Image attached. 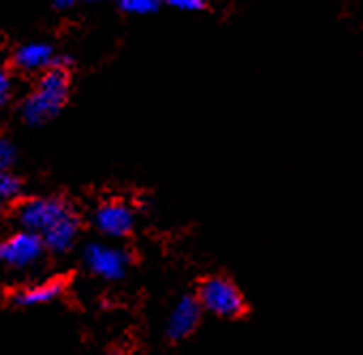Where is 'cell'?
Listing matches in <instances>:
<instances>
[{"label":"cell","mask_w":363,"mask_h":355,"mask_svg":"<svg viewBox=\"0 0 363 355\" xmlns=\"http://www.w3.org/2000/svg\"><path fill=\"white\" fill-rule=\"evenodd\" d=\"M69 99V73L62 67L48 69L35 92L24 103V118L28 124H43L52 120Z\"/></svg>","instance_id":"obj_1"},{"label":"cell","mask_w":363,"mask_h":355,"mask_svg":"<svg viewBox=\"0 0 363 355\" xmlns=\"http://www.w3.org/2000/svg\"><path fill=\"white\" fill-rule=\"evenodd\" d=\"M197 300H199L201 308H206L208 312H212L216 317H225V319L240 317L246 308L242 291L238 289L235 283H231L225 276L206 278L199 287Z\"/></svg>","instance_id":"obj_2"},{"label":"cell","mask_w":363,"mask_h":355,"mask_svg":"<svg viewBox=\"0 0 363 355\" xmlns=\"http://www.w3.org/2000/svg\"><path fill=\"white\" fill-rule=\"evenodd\" d=\"M71 210V206L65 200L58 197H35L24 202L18 208V221L22 229L43 236L52 225H56L60 219H65Z\"/></svg>","instance_id":"obj_3"},{"label":"cell","mask_w":363,"mask_h":355,"mask_svg":"<svg viewBox=\"0 0 363 355\" xmlns=\"http://www.w3.org/2000/svg\"><path fill=\"white\" fill-rule=\"evenodd\" d=\"M84 263L99 278L120 280L130 266V255L128 251L107 242H90L84 248Z\"/></svg>","instance_id":"obj_4"},{"label":"cell","mask_w":363,"mask_h":355,"mask_svg":"<svg viewBox=\"0 0 363 355\" xmlns=\"http://www.w3.org/2000/svg\"><path fill=\"white\" fill-rule=\"evenodd\" d=\"M45 244L39 234L33 231H18L0 242V259L11 268H28L41 259Z\"/></svg>","instance_id":"obj_5"},{"label":"cell","mask_w":363,"mask_h":355,"mask_svg":"<svg viewBox=\"0 0 363 355\" xmlns=\"http://www.w3.org/2000/svg\"><path fill=\"white\" fill-rule=\"evenodd\" d=\"M94 227L107 238H124L133 231L135 212L124 202H105L94 210Z\"/></svg>","instance_id":"obj_6"},{"label":"cell","mask_w":363,"mask_h":355,"mask_svg":"<svg viewBox=\"0 0 363 355\" xmlns=\"http://www.w3.org/2000/svg\"><path fill=\"white\" fill-rule=\"evenodd\" d=\"M199 319H201V304H199V300L193 297V295L179 297L177 304L173 306V310L169 312L167 336L171 340L186 338L199 325Z\"/></svg>","instance_id":"obj_7"},{"label":"cell","mask_w":363,"mask_h":355,"mask_svg":"<svg viewBox=\"0 0 363 355\" xmlns=\"http://www.w3.org/2000/svg\"><path fill=\"white\" fill-rule=\"evenodd\" d=\"M79 236V217L75 212H69L65 219H60L56 225H52L43 236V244L45 248H50L52 253H67L75 240Z\"/></svg>","instance_id":"obj_8"},{"label":"cell","mask_w":363,"mask_h":355,"mask_svg":"<svg viewBox=\"0 0 363 355\" xmlns=\"http://www.w3.org/2000/svg\"><path fill=\"white\" fill-rule=\"evenodd\" d=\"M62 293H65V283L60 278H52V280H43V283L18 289L13 293V302L18 306H41V304H50L58 300Z\"/></svg>","instance_id":"obj_9"},{"label":"cell","mask_w":363,"mask_h":355,"mask_svg":"<svg viewBox=\"0 0 363 355\" xmlns=\"http://www.w3.org/2000/svg\"><path fill=\"white\" fill-rule=\"evenodd\" d=\"M13 62L22 71H41V69H52L54 60V50L48 43H24L16 50Z\"/></svg>","instance_id":"obj_10"},{"label":"cell","mask_w":363,"mask_h":355,"mask_svg":"<svg viewBox=\"0 0 363 355\" xmlns=\"http://www.w3.org/2000/svg\"><path fill=\"white\" fill-rule=\"evenodd\" d=\"M22 193V182L18 178L9 171L0 173V200L3 202H11V200H18Z\"/></svg>","instance_id":"obj_11"},{"label":"cell","mask_w":363,"mask_h":355,"mask_svg":"<svg viewBox=\"0 0 363 355\" xmlns=\"http://www.w3.org/2000/svg\"><path fill=\"white\" fill-rule=\"evenodd\" d=\"M160 7V0H120V9L133 16H150Z\"/></svg>","instance_id":"obj_12"},{"label":"cell","mask_w":363,"mask_h":355,"mask_svg":"<svg viewBox=\"0 0 363 355\" xmlns=\"http://www.w3.org/2000/svg\"><path fill=\"white\" fill-rule=\"evenodd\" d=\"M16 163V148L9 139L0 137V173L9 171V167Z\"/></svg>","instance_id":"obj_13"},{"label":"cell","mask_w":363,"mask_h":355,"mask_svg":"<svg viewBox=\"0 0 363 355\" xmlns=\"http://www.w3.org/2000/svg\"><path fill=\"white\" fill-rule=\"evenodd\" d=\"M164 3L179 11H201L206 7V0H164Z\"/></svg>","instance_id":"obj_14"},{"label":"cell","mask_w":363,"mask_h":355,"mask_svg":"<svg viewBox=\"0 0 363 355\" xmlns=\"http://www.w3.org/2000/svg\"><path fill=\"white\" fill-rule=\"evenodd\" d=\"M11 97V77L0 69V105Z\"/></svg>","instance_id":"obj_15"},{"label":"cell","mask_w":363,"mask_h":355,"mask_svg":"<svg viewBox=\"0 0 363 355\" xmlns=\"http://www.w3.org/2000/svg\"><path fill=\"white\" fill-rule=\"evenodd\" d=\"M75 3H77V0H54L56 9H60V11H65V9H71Z\"/></svg>","instance_id":"obj_16"},{"label":"cell","mask_w":363,"mask_h":355,"mask_svg":"<svg viewBox=\"0 0 363 355\" xmlns=\"http://www.w3.org/2000/svg\"><path fill=\"white\" fill-rule=\"evenodd\" d=\"M3 204H5V202H3V200H0V214H3Z\"/></svg>","instance_id":"obj_17"},{"label":"cell","mask_w":363,"mask_h":355,"mask_svg":"<svg viewBox=\"0 0 363 355\" xmlns=\"http://www.w3.org/2000/svg\"><path fill=\"white\" fill-rule=\"evenodd\" d=\"M90 3H103V0H90Z\"/></svg>","instance_id":"obj_18"}]
</instances>
